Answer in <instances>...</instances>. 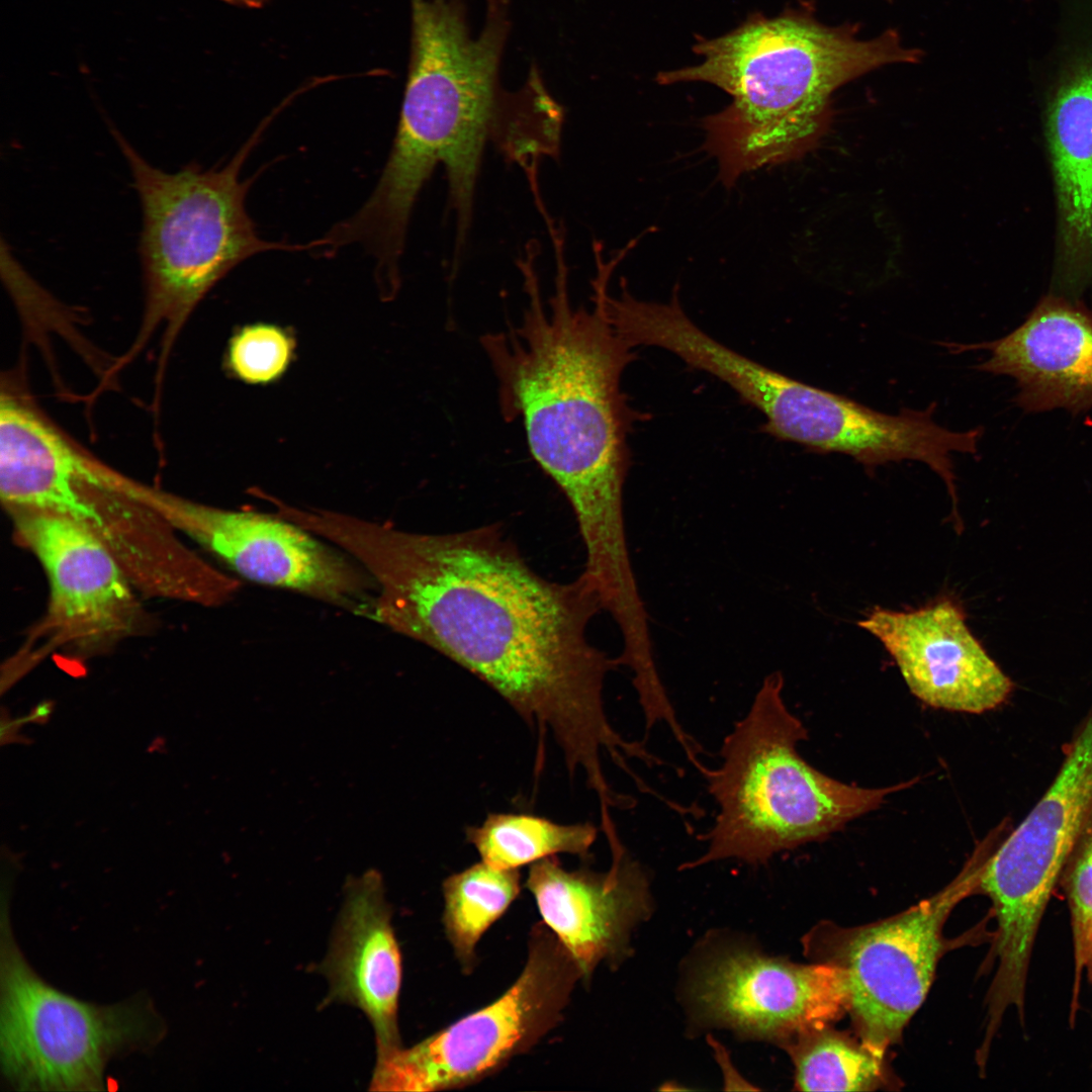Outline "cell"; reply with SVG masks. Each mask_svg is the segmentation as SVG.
<instances>
[{"mask_svg": "<svg viewBox=\"0 0 1092 1092\" xmlns=\"http://www.w3.org/2000/svg\"><path fill=\"white\" fill-rule=\"evenodd\" d=\"M127 162L143 213L139 254L145 292V324H182L212 286L241 262L266 251L311 250V243L265 241L246 209L251 180L240 177L257 129L223 166L204 169L191 162L166 172L148 162L110 126Z\"/></svg>", "mask_w": 1092, "mask_h": 1092, "instance_id": "obj_6", "label": "cell"}, {"mask_svg": "<svg viewBox=\"0 0 1092 1092\" xmlns=\"http://www.w3.org/2000/svg\"><path fill=\"white\" fill-rule=\"evenodd\" d=\"M783 689L782 673H769L724 738L719 765L700 770L718 813L700 837L705 852L684 869L732 858L766 863L782 851L826 837L915 783L861 788L817 770L797 751L808 732L788 709Z\"/></svg>", "mask_w": 1092, "mask_h": 1092, "instance_id": "obj_5", "label": "cell"}, {"mask_svg": "<svg viewBox=\"0 0 1092 1092\" xmlns=\"http://www.w3.org/2000/svg\"><path fill=\"white\" fill-rule=\"evenodd\" d=\"M229 4L246 7V8H260L268 0H220Z\"/></svg>", "mask_w": 1092, "mask_h": 1092, "instance_id": "obj_28", "label": "cell"}, {"mask_svg": "<svg viewBox=\"0 0 1092 1092\" xmlns=\"http://www.w3.org/2000/svg\"><path fill=\"white\" fill-rule=\"evenodd\" d=\"M740 398L765 417L761 431L810 452L853 458L868 471L903 460L925 463L946 484L958 516L951 454H975L982 429L950 431L933 419L935 403L924 411L904 408L889 415L785 375L752 361L736 379Z\"/></svg>", "mask_w": 1092, "mask_h": 1092, "instance_id": "obj_10", "label": "cell"}, {"mask_svg": "<svg viewBox=\"0 0 1092 1092\" xmlns=\"http://www.w3.org/2000/svg\"><path fill=\"white\" fill-rule=\"evenodd\" d=\"M696 66L661 72L662 85L705 82L732 97L706 116L704 150L727 188L757 169L797 160L815 148L830 122V97L843 84L885 65L917 63L889 29L871 39L849 25L828 26L808 8L750 15L735 29L701 38Z\"/></svg>", "mask_w": 1092, "mask_h": 1092, "instance_id": "obj_3", "label": "cell"}, {"mask_svg": "<svg viewBox=\"0 0 1092 1092\" xmlns=\"http://www.w3.org/2000/svg\"><path fill=\"white\" fill-rule=\"evenodd\" d=\"M612 864L598 873L566 870L556 856L531 864L525 886L547 927L588 980L603 961L623 953L631 927L647 911L648 882L622 845L610 846Z\"/></svg>", "mask_w": 1092, "mask_h": 1092, "instance_id": "obj_18", "label": "cell"}, {"mask_svg": "<svg viewBox=\"0 0 1092 1092\" xmlns=\"http://www.w3.org/2000/svg\"><path fill=\"white\" fill-rule=\"evenodd\" d=\"M408 73L394 142L370 197L355 220L368 237L405 241L417 198L443 164L456 214L455 253L465 245L485 144L508 121L510 92L500 87L509 9L486 12L477 35L465 0H411Z\"/></svg>", "mask_w": 1092, "mask_h": 1092, "instance_id": "obj_4", "label": "cell"}, {"mask_svg": "<svg viewBox=\"0 0 1092 1092\" xmlns=\"http://www.w3.org/2000/svg\"><path fill=\"white\" fill-rule=\"evenodd\" d=\"M321 532L374 581L368 618L464 667L550 733L570 776L602 787V752L620 762L635 751L607 717L604 682L619 663L588 639L604 609L583 574L540 575L494 524L417 533L333 512Z\"/></svg>", "mask_w": 1092, "mask_h": 1092, "instance_id": "obj_1", "label": "cell"}, {"mask_svg": "<svg viewBox=\"0 0 1092 1092\" xmlns=\"http://www.w3.org/2000/svg\"><path fill=\"white\" fill-rule=\"evenodd\" d=\"M858 625L882 642L911 693L930 707L982 714L1013 690L953 600L905 612L876 608Z\"/></svg>", "mask_w": 1092, "mask_h": 1092, "instance_id": "obj_15", "label": "cell"}, {"mask_svg": "<svg viewBox=\"0 0 1092 1092\" xmlns=\"http://www.w3.org/2000/svg\"><path fill=\"white\" fill-rule=\"evenodd\" d=\"M979 855L933 896L888 918L845 927L823 921L803 938L806 956L844 972L856 1036L886 1058L924 1002L942 954L943 927L956 906L978 893Z\"/></svg>", "mask_w": 1092, "mask_h": 1092, "instance_id": "obj_8", "label": "cell"}, {"mask_svg": "<svg viewBox=\"0 0 1092 1092\" xmlns=\"http://www.w3.org/2000/svg\"><path fill=\"white\" fill-rule=\"evenodd\" d=\"M53 710H54V703L53 702L43 701L41 703H38L31 710L29 715L25 716L26 720H27V723L28 722L29 723H37V724L47 723L51 718Z\"/></svg>", "mask_w": 1092, "mask_h": 1092, "instance_id": "obj_26", "label": "cell"}, {"mask_svg": "<svg viewBox=\"0 0 1092 1092\" xmlns=\"http://www.w3.org/2000/svg\"><path fill=\"white\" fill-rule=\"evenodd\" d=\"M520 883L519 870L482 860L443 882L445 933L464 971L474 966L480 937L516 899Z\"/></svg>", "mask_w": 1092, "mask_h": 1092, "instance_id": "obj_23", "label": "cell"}, {"mask_svg": "<svg viewBox=\"0 0 1092 1092\" xmlns=\"http://www.w3.org/2000/svg\"><path fill=\"white\" fill-rule=\"evenodd\" d=\"M112 473L31 407L2 394L0 496L9 513L58 515L100 535L103 520L95 500Z\"/></svg>", "mask_w": 1092, "mask_h": 1092, "instance_id": "obj_19", "label": "cell"}, {"mask_svg": "<svg viewBox=\"0 0 1092 1092\" xmlns=\"http://www.w3.org/2000/svg\"><path fill=\"white\" fill-rule=\"evenodd\" d=\"M1092 810V706L1066 743L1051 784L983 863L978 893L992 902L998 936L1035 940L1066 855Z\"/></svg>", "mask_w": 1092, "mask_h": 1092, "instance_id": "obj_12", "label": "cell"}, {"mask_svg": "<svg viewBox=\"0 0 1092 1092\" xmlns=\"http://www.w3.org/2000/svg\"><path fill=\"white\" fill-rule=\"evenodd\" d=\"M795 1067L802 1091H876L902 1084L882 1058L860 1039L832 1024L812 1027L782 1043Z\"/></svg>", "mask_w": 1092, "mask_h": 1092, "instance_id": "obj_21", "label": "cell"}, {"mask_svg": "<svg viewBox=\"0 0 1092 1092\" xmlns=\"http://www.w3.org/2000/svg\"><path fill=\"white\" fill-rule=\"evenodd\" d=\"M945 346L953 353L986 350L977 369L1012 377L1015 401L1024 412L1092 407V308L1079 299L1050 293L1014 331L995 341Z\"/></svg>", "mask_w": 1092, "mask_h": 1092, "instance_id": "obj_16", "label": "cell"}, {"mask_svg": "<svg viewBox=\"0 0 1092 1092\" xmlns=\"http://www.w3.org/2000/svg\"><path fill=\"white\" fill-rule=\"evenodd\" d=\"M1061 65L1044 117L1058 211L1052 287L1078 299L1092 287V39Z\"/></svg>", "mask_w": 1092, "mask_h": 1092, "instance_id": "obj_17", "label": "cell"}, {"mask_svg": "<svg viewBox=\"0 0 1092 1092\" xmlns=\"http://www.w3.org/2000/svg\"><path fill=\"white\" fill-rule=\"evenodd\" d=\"M345 902L321 971L330 991L326 1003L361 1009L371 1021L377 1057L401 1048L397 1005L401 958L384 899L381 876L369 870L347 883Z\"/></svg>", "mask_w": 1092, "mask_h": 1092, "instance_id": "obj_20", "label": "cell"}, {"mask_svg": "<svg viewBox=\"0 0 1092 1092\" xmlns=\"http://www.w3.org/2000/svg\"><path fill=\"white\" fill-rule=\"evenodd\" d=\"M49 580L47 626L56 641L91 650L128 633L134 600L121 564L89 526L36 512L10 513Z\"/></svg>", "mask_w": 1092, "mask_h": 1092, "instance_id": "obj_14", "label": "cell"}, {"mask_svg": "<svg viewBox=\"0 0 1092 1092\" xmlns=\"http://www.w3.org/2000/svg\"><path fill=\"white\" fill-rule=\"evenodd\" d=\"M1058 885L1071 916L1075 968L1070 1020L1074 1021L1083 977L1092 984V810L1066 855Z\"/></svg>", "mask_w": 1092, "mask_h": 1092, "instance_id": "obj_24", "label": "cell"}, {"mask_svg": "<svg viewBox=\"0 0 1092 1092\" xmlns=\"http://www.w3.org/2000/svg\"><path fill=\"white\" fill-rule=\"evenodd\" d=\"M0 924V1068L18 1091H102L108 1063L150 1052L166 1034L147 995L100 1005L46 982L14 938L9 905Z\"/></svg>", "mask_w": 1092, "mask_h": 1092, "instance_id": "obj_7", "label": "cell"}, {"mask_svg": "<svg viewBox=\"0 0 1092 1092\" xmlns=\"http://www.w3.org/2000/svg\"><path fill=\"white\" fill-rule=\"evenodd\" d=\"M554 292L543 300L534 257L521 261L527 304L518 325L480 343L497 380L500 412L521 420L531 455L571 506L585 566L611 573L630 562L624 486L627 437L638 414L621 388L632 347L598 299L574 307L557 250Z\"/></svg>", "mask_w": 1092, "mask_h": 1092, "instance_id": "obj_2", "label": "cell"}, {"mask_svg": "<svg viewBox=\"0 0 1092 1092\" xmlns=\"http://www.w3.org/2000/svg\"><path fill=\"white\" fill-rule=\"evenodd\" d=\"M25 723H27L26 717H22V718H18V719H9L8 718V721H5V719L2 718V724H1V728H2L1 742H2V744H4L6 741L7 742L18 741L16 739V736H18L16 732L18 731L19 727L21 725L25 724Z\"/></svg>", "mask_w": 1092, "mask_h": 1092, "instance_id": "obj_27", "label": "cell"}, {"mask_svg": "<svg viewBox=\"0 0 1092 1092\" xmlns=\"http://www.w3.org/2000/svg\"><path fill=\"white\" fill-rule=\"evenodd\" d=\"M293 341L281 328L269 324L244 327L229 345L228 364L234 374L251 384L280 378L290 364Z\"/></svg>", "mask_w": 1092, "mask_h": 1092, "instance_id": "obj_25", "label": "cell"}, {"mask_svg": "<svg viewBox=\"0 0 1092 1092\" xmlns=\"http://www.w3.org/2000/svg\"><path fill=\"white\" fill-rule=\"evenodd\" d=\"M579 979L578 966L555 934L545 923L536 925L526 965L511 988L414 1046L378 1057L370 1089L439 1091L484 1079L558 1023Z\"/></svg>", "mask_w": 1092, "mask_h": 1092, "instance_id": "obj_9", "label": "cell"}, {"mask_svg": "<svg viewBox=\"0 0 1092 1092\" xmlns=\"http://www.w3.org/2000/svg\"><path fill=\"white\" fill-rule=\"evenodd\" d=\"M136 498L245 578L368 618L376 592L370 575L298 525L274 513L223 510L144 484Z\"/></svg>", "mask_w": 1092, "mask_h": 1092, "instance_id": "obj_11", "label": "cell"}, {"mask_svg": "<svg viewBox=\"0 0 1092 1092\" xmlns=\"http://www.w3.org/2000/svg\"><path fill=\"white\" fill-rule=\"evenodd\" d=\"M465 836L481 860L498 869L533 864L559 853L588 857L598 837L589 823L562 824L527 813H490Z\"/></svg>", "mask_w": 1092, "mask_h": 1092, "instance_id": "obj_22", "label": "cell"}, {"mask_svg": "<svg viewBox=\"0 0 1092 1092\" xmlns=\"http://www.w3.org/2000/svg\"><path fill=\"white\" fill-rule=\"evenodd\" d=\"M696 999L712 1021L783 1043L833 1024L849 1010L846 977L822 963L800 965L746 950L720 954L701 972Z\"/></svg>", "mask_w": 1092, "mask_h": 1092, "instance_id": "obj_13", "label": "cell"}]
</instances>
